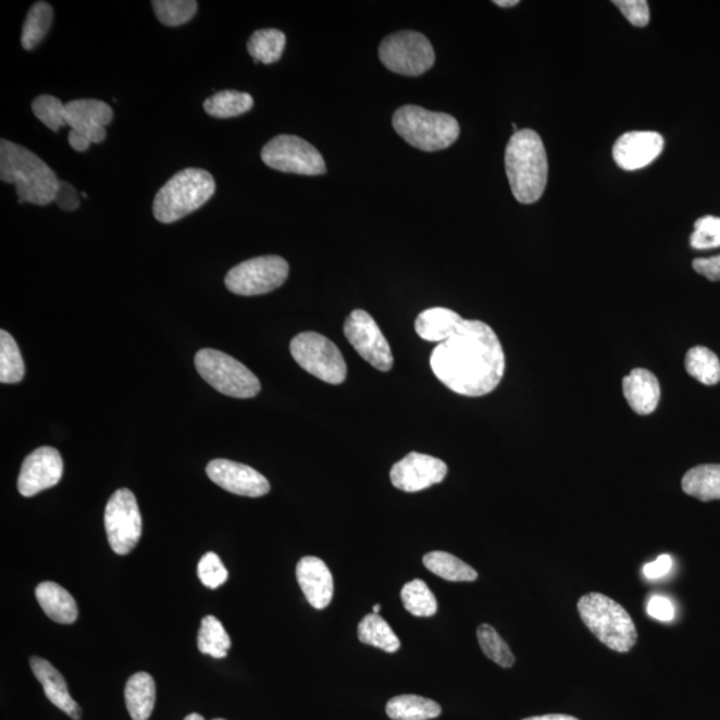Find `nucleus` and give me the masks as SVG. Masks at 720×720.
I'll list each match as a JSON object with an SVG mask.
<instances>
[{
    "label": "nucleus",
    "mask_w": 720,
    "mask_h": 720,
    "mask_svg": "<svg viewBox=\"0 0 720 720\" xmlns=\"http://www.w3.org/2000/svg\"><path fill=\"white\" fill-rule=\"evenodd\" d=\"M431 369L451 392L483 397L504 380L506 358L494 330L481 321H465L431 353Z\"/></svg>",
    "instance_id": "1"
},
{
    "label": "nucleus",
    "mask_w": 720,
    "mask_h": 720,
    "mask_svg": "<svg viewBox=\"0 0 720 720\" xmlns=\"http://www.w3.org/2000/svg\"><path fill=\"white\" fill-rule=\"evenodd\" d=\"M0 179L14 183L17 202L47 206L54 202L59 179L34 152L13 141L0 140Z\"/></svg>",
    "instance_id": "2"
},
{
    "label": "nucleus",
    "mask_w": 720,
    "mask_h": 720,
    "mask_svg": "<svg viewBox=\"0 0 720 720\" xmlns=\"http://www.w3.org/2000/svg\"><path fill=\"white\" fill-rule=\"evenodd\" d=\"M505 164L518 202L531 204L539 200L548 176L546 149L539 135L529 128L513 134L506 147Z\"/></svg>",
    "instance_id": "3"
},
{
    "label": "nucleus",
    "mask_w": 720,
    "mask_h": 720,
    "mask_svg": "<svg viewBox=\"0 0 720 720\" xmlns=\"http://www.w3.org/2000/svg\"><path fill=\"white\" fill-rule=\"evenodd\" d=\"M215 190V181L209 171L194 167L182 170L156 195L153 216L161 223L178 222L208 203Z\"/></svg>",
    "instance_id": "4"
},
{
    "label": "nucleus",
    "mask_w": 720,
    "mask_h": 720,
    "mask_svg": "<svg viewBox=\"0 0 720 720\" xmlns=\"http://www.w3.org/2000/svg\"><path fill=\"white\" fill-rule=\"evenodd\" d=\"M578 611L589 631L611 650L628 653L635 646L637 633L633 618L609 596L583 595Z\"/></svg>",
    "instance_id": "5"
},
{
    "label": "nucleus",
    "mask_w": 720,
    "mask_h": 720,
    "mask_svg": "<svg viewBox=\"0 0 720 720\" xmlns=\"http://www.w3.org/2000/svg\"><path fill=\"white\" fill-rule=\"evenodd\" d=\"M393 126L407 144L427 152L447 149L456 144L460 134L456 117L419 105H404L395 111Z\"/></svg>",
    "instance_id": "6"
},
{
    "label": "nucleus",
    "mask_w": 720,
    "mask_h": 720,
    "mask_svg": "<svg viewBox=\"0 0 720 720\" xmlns=\"http://www.w3.org/2000/svg\"><path fill=\"white\" fill-rule=\"evenodd\" d=\"M200 376L227 397L249 399L261 392V382L244 363L222 351L203 348L195 356Z\"/></svg>",
    "instance_id": "7"
},
{
    "label": "nucleus",
    "mask_w": 720,
    "mask_h": 720,
    "mask_svg": "<svg viewBox=\"0 0 720 720\" xmlns=\"http://www.w3.org/2000/svg\"><path fill=\"white\" fill-rule=\"evenodd\" d=\"M291 356L300 368L330 385L346 381L347 364L334 342L318 333H302L291 340Z\"/></svg>",
    "instance_id": "8"
},
{
    "label": "nucleus",
    "mask_w": 720,
    "mask_h": 720,
    "mask_svg": "<svg viewBox=\"0 0 720 720\" xmlns=\"http://www.w3.org/2000/svg\"><path fill=\"white\" fill-rule=\"evenodd\" d=\"M381 62L405 76H419L434 66L435 52L430 40L415 32L388 35L380 46Z\"/></svg>",
    "instance_id": "9"
},
{
    "label": "nucleus",
    "mask_w": 720,
    "mask_h": 720,
    "mask_svg": "<svg viewBox=\"0 0 720 720\" xmlns=\"http://www.w3.org/2000/svg\"><path fill=\"white\" fill-rule=\"evenodd\" d=\"M288 271V263L281 257H258L235 265L224 283L233 294L256 297L280 288L287 281Z\"/></svg>",
    "instance_id": "10"
},
{
    "label": "nucleus",
    "mask_w": 720,
    "mask_h": 720,
    "mask_svg": "<svg viewBox=\"0 0 720 720\" xmlns=\"http://www.w3.org/2000/svg\"><path fill=\"white\" fill-rule=\"evenodd\" d=\"M104 529L112 551L127 555L137 547L144 522L137 498L128 488L112 494L104 510Z\"/></svg>",
    "instance_id": "11"
},
{
    "label": "nucleus",
    "mask_w": 720,
    "mask_h": 720,
    "mask_svg": "<svg viewBox=\"0 0 720 720\" xmlns=\"http://www.w3.org/2000/svg\"><path fill=\"white\" fill-rule=\"evenodd\" d=\"M262 161L265 166L297 175H322L326 163L314 146L295 135H280L263 147Z\"/></svg>",
    "instance_id": "12"
},
{
    "label": "nucleus",
    "mask_w": 720,
    "mask_h": 720,
    "mask_svg": "<svg viewBox=\"0 0 720 720\" xmlns=\"http://www.w3.org/2000/svg\"><path fill=\"white\" fill-rule=\"evenodd\" d=\"M114 117L108 103L97 99H76L66 103V125L71 128L69 144L75 151L85 152L92 144L108 137L105 126Z\"/></svg>",
    "instance_id": "13"
},
{
    "label": "nucleus",
    "mask_w": 720,
    "mask_h": 720,
    "mask_svg": "<svg viewBox=\"0 0 720 720\" xmlns=\"http://www.w3.org/2000/svg\"><path fill=\"white\" fill-rule=\"evenodd\" d=\"M345 335L359 356L373 368L383 373L393 369L392 347L369 312L352 311L346 319Z\"/></svg>",
    "instance_id": "14"
},
{
    "label": "nucleus",
    "mask_w": 720,
    "mask_h": 720,
    "mask_svg": "<svg viewBox=\"0 0 720 720\" xmlns=\"http://www.w3.org/2000/svg\"><path fill=\"white\" fill-rule=\"evenodd\" d=\"M447 464L444 460L426 456V454L410 452L389 471L392 483L406 493H418L444 482L447 475Z\"/></svg>",
    "instance_id": "15"
},
{
    "label": "nucleus",
    "mask_w": 720,
    "mask_h": 720,
    "mask_svg": "<svg viewBox=\"0 0 720 720\" xmlns=\"http://www.w3.org/2000/svg\"><path fill=\"white\" fill-rule=\"evenodd\" d=\"M63 475V460L54 447H39L27 456L22 464L17 489L23 497L32 498L58 485Z\"/></svg>",
    "instance_id": "16"
},
{
    "label": "nucleus",
    "mask_w": 720,
    "mask_h": 720,
    "mask_svg": "<svg viewBox=\"0 0 720 720\" xmlns=\"http://www.w3.org/2000/svg\"><path fill=\"white\" fill-rule=\"evenodd\" d=\"M206 472L215 485L240 497L259 498L270 493V483L250 465L227 459L211 460Z\"/></svg>",
    "instance_id": "17"
},
{
    "label": "nucleus",
    "mask_w": 720,
    "mask_h": 720,
    "mask_svg": "<svg viewBox=\"0 0 720 720\" xmlns=\"http://www.w3.org/2000/svg\"><path fill=\"white\" fill-rule=\"evenodd\" d=\"M663 147L665 139L659 133L631 132L616 141L612 157L619 167L635 171L651 164L662 153Z\"/></svg>",
    "instance_id": "18"
},
{
    "label": "nucleus",
    "mask_w": 720,
    "mask_h": 720,
    "mask_svg": "<svg viewBox=\"0 0 720 720\" xmlns=\"http://www.w3.org/2000/svg\"><path fill=\"white\" fill-rule=\"evenodd\" d=\"M297 580L307 601L316 610L326 609L334 596L332 571L322 559L305 557L297 564Z\"/></svg>",
    "instance_id": "19"
},
{
    "label": "nucleus",
    "mask_w": 720,
    "mask_h": 720,
    "mask_svg": "<svg viewBox=\"0 0 720 720\" xmlns=\"http://www.w3.org/2000/svg\"><path fill=\"white\" fill-rule=\"evenodd\" d=\"M29 666H32L35 678L42 684L47 699L59 710L67 713L71 719L80 720L82 708L71 698L67 683L61 672L49 660L39 657H32Z\"/></svg>",
    "instance_id": "20"
},
{
    "label": "nucleus",
    "mask_w": 720,
    "mask_h": 720,
    "mask_svg": "<svg viewBox=\"0 0 720 720\" xmlns=\"http://www.w3.org/2000/svg\"><path fill=\"white\" fill-rule=\"evenodd\" d=\"M623 394L636 414H653L659 405L660 386L651 371L635 369L623 380Z\"/></svg>",
    "instance_id": "21"
},
{
    "label": "nucleus",
    "mask_w": 720,
    "mask_h": 720,
    "mask_svg": "<svg viewBox=\"0 0 720 720\" xmlns=\"http://www.w3.org/2000/svg\"><path fill=\"white\" fill-rule=\"evenodd\" d=\"M35 595L46 616L57 623L71 624L78 618V606L66 588L54 582L38 584Z\"/></svg>",
    "instance_id": "22"
},
{
    "label": "nucleus",
    "mask_w": 720,
    "mask_h": 720,
    "mask_svg": "<svg viewBox=\"0 0 720 720\" xmlns=\"http://www.w3.org/2000/svg\"><path fill=\"white\" fill-rule=\"evenodd\" d=\"M463 318L445 307H434L421 312L415 321V332L423 340L444 344L457 332Z\"/></svg>",
    "instance_id": "23"
},
{
    "label": "nucleus",
    "mask_w": 720,
    "mask_h": 720,
    "mask_svg": "<svg viewBox=\"0 0 720 720\" xmlns=\"http://www.w3.org/2000/svg\"><path fill=\"white\" fill-rule=\"evenodd\" d=\"M127 711L133 720H149L156 707V681L147 672H137L128 679L125 688Z\"/></svg>",
    "instance_id": "24"
},
{
    "label": "nucleus",
    "mask_w": 720,
    "mask_h": 720,
    "mask_svg": "<svg viewBox=\"0 0 720 720\" xmlns=\"http://www.w3.org/2000/svg\"><path fill=\"white\" fill-rule=\"evenodd\" d=\"M682 488L690 497L702 501L720 499V464H702L688 470Z\"/></svg>",
    "instance_id": "25"
},
{
    "label": "nucleus",
    "mask_w": 720,
    "mask_h": 720,
    "mask_svg": "<svg viewBox=\"0 0 720 720\" xmlns=\"http://www.w3.org/2000/svg\"><path fill=\"white\" fill-rule=\"evenodd\" d=\"M386 712L393 720H430L440 716L442 707L423 696L399 695L388 700Z\"/></svg>",
    "instance_id": "26"
},
{
    "label": "nucleus",
    "mask_w": 720,
    "mask_h": 720,
    "mask_svg": "<svg viewBox=\"0 0 720 720\" xmlns=\"http://www.w3.org/2000/svg\"><path fill=\"white\" fill-rule=\"evenodd\" d=\"M423 564L434 575L448 582H474L477 572L463 560L445 551H431L423 557Z\"/></svg>",
    "instance_id": "27"
},
{
    "label": "nucleus",
    "mask_w": 720,
    "mask_h": 720,
    "mask_svg": "<svg viewBox=\"0 0 720 720\" xmlns=\"http://www.w3.org/2000/svg\"><path fill=\"white\" fill-rule=\"evenodd\" d=\"M359 641L364 645L380 648V650L393 654L400 648V641L394 633L392 625L376 613H369L358 625Z\"/></svg>",
    "instance_id": "28"
},
{
    "label": "nucleus",
    "mask_w": 720,
    "mask_h": 720,
    "mask_svg": "<svg viewBox=\"0 0 720 720\" xmlns=\"http://www.w3.org/2000/svg\"><path fill=\"white\" fill-rule=\"evenodd\" d=\"M286 35L276 28H263L251 35L247 51L253 61L271 64L280 61L285 51Z\"/></svg>",
    "instance_id": "29"
},
{
    "label": "nucleus",
    "mask_w": 720,
    "mask_h": 720,
    "mask_svg": "<svg viewBox=\"0 0 720 720\" xmlns=\"http://www.w3.org/2000/svg\"><path fill=\"white\" fill-rule=\"evenodd\" d=\"M203 108L210 116L228 120V117L240 116L249 112L253 108V99L247 92L220 91L206 99Z\"/></svg>",
    "instance_id": "30"
},
{
    "label": "nucleus",
    "mask_w": 720,
    "mask_h": 720,
    "mask_svg": "<svg viewBox=\"0 0 720 720\" xmlns=\"http://www.w3.org/2000/svg\"><path fill=\"white\" fill-rule=\"evenodd\" d=\"M199 651L215 659L226 658L232 648V637L220 619L208 616L202 619L198 634Z\"/></svg>",
    "instance_id": "31"
},
{
    "label": "nucleus",
    "mask_w": 720,
    "mask_h": 720,
    "mask_svg": "<svg viewBox=\"0 0 720 720\" xmlns=\"http://www.w3.org/2000/svg\"><path fill=\"white\" fill-rule=\"evenodd\" d=\"M684 365L694 380L706 386H713L720 382V360L717 353L708 350L707 347L690 348L686 359H684Z\"/></svg>",
    "instance_id": "32"
},
{
    "label": "nucleus",
    "mask_w": 720,
    "mask_h": 720,
    "mask_svg": "<svg viewBox=\"0 0 720 720\" xmlns=\"http://www.w3.org/2000/svg\"><path fill=\"white\" fill-rule=\"evenodd\" d=\"M52 17H54V11L49 3L37 2L29 9L22 29L23 49L33 50L42 42L47 33L50 32Z\"/></svg>",
    "instance_id": "33"
},
{
    "label": "nucleus",
    "mask_w": 720,
    "mask_h": 720,
    "mask_svg": "<svg viewBox=\"0 0 720 720\" xmlns=\"http://www.w3.org/2000/svg\"><path fill=\"white\" fill-rule=\"evenodd\" d=\"M26 368L15 339L5 330L0 332V382L14 385L25 377Z\"/></svg>",
    "instance_id": "34"
},
{
    "label": "nucleus",
    "mask_w": 720,
    "mask_h": 720,
    "mask_svg": "<svg viewBox=\"0 0 720 720\" xmlns=\"http://www.w3.org/2000/svg\"><path fill=\"white\" fill-rule=\"evenodd\" d=\"M405 609L418 618L434 617L438 611V601L426 583L414 580L406 583L400 592Z\"/></svg>",
    "instance_id": "35"
},
{
    "label": "nucleus",
    "mask_w": 720,
    "mask_h": 720,
    "mask_svg": "<svg viewBox=\"0 0 720 720\" xmlns=\"http://www.w3.org/2000/svg\"><path fill=\"white\" fill-rule=\"evenodd\" d=\"M151 4L159 22L169 27L186 25L198 11L195 0H157Z\"/></svg>",
    "instance_id": "36"
},
{
    "label": "nucleus",
    "mask_w": 720,
    "mask_h": 720,
    "mask_svg": "<svg viewBox=\"0 0 720 720\" xmlns=\"http://www.w3.org/2000/svg\"><path fill=\"white\" fill-rule=\"evenodd\" d=\"M477 642L482 647V651L485 653L486 657L493 662L506 667H512L516 663V657L510 650L509 645L501 640L500 635L497 633V630L489 624H481L476 631Z\"/></svg>",
    "instance_id": "37"
},
{
    "label": "nucleus",
    "mask_w": 720,
    "mask_h": 720,
    "mask_svg": "<svg viewBox=\"0 0 720 720\" xmlns=\"http://www.w3.org/2000/svg\"><path fill=\"white\" fill-rule=\"evenodd\" d=\"M34 115L44 123L46 127L58 133L66 125V103L52 96H40L33 102Z\"/></svg>",
    "instance_id": "38"
},
{
    "label": "nucleus",
    "mask_w": 720,
    "mask_h": 720,
    "mask_svg": "<svg viewBox=\"0 0 720 720\" xmlns=\"http://www.w3.org/2000/svg\"><path fill=\"white\" fill-rule=\"evenodd\" d=\"M695 232L690 238L695 250H711L720 247V218L707 215L695 222Z\"/></svg>",
    "instance_id": "39"
},
{
    "label": "nucleus",
    "mask_w": 720,
    "mask_h": 720,
    "mask_svg": "<svg viewBox=\"0 0 720 720\" xmlns=\"http://www.w3.org/2000/svg\"><path fill=\"white\" fill-rule=\"evenodd\" d=\"M198 576L206 587L215 589L227 582L228 571L215 553H208L199 560Z\"/></svg>",
    "instance_id": "40"
},
{
    "label": "nucleus",
    "mask_w": 720,
    "mask_h": 720,
    "mask_svg": "<svg viewBox=\"0 0 720 720\" xmlns=\"http://www.w3.org/2000/svg\"><path fill=\"white\" fill-rule=\"evenodd\" d=\"M613 4L621 10L625 20L635 27H646L650 22V8H648L646 0H616Z\"/></svg>",
    "instance_id": "41"
},
{
    "label": "nucleus",
    "mask_w": 720,
    "mask_h": 720,
    "mask_svg": "<svg viewBox=\"0 0 720 720\" xmlns=\"http://www.w3.org/2000/svg\"><path fill=\"white\" fill-rule=\"evenodd\" d=\"M648 616L660 622H671L675 617V607L666 596L655 595L647 605Z\"/></svg>",
    "instance_id": "42"
},
{
    "label": "nucleus",
    "mask_w": 720,
    "mask_h": 720,
    "mask_svg": "<svg viewBox=\"0 0 720 720\" xmlns=\"http://www.w3.org/2000/svg\"><path fill=\"white\" fill-rule=\"evenodd\" d=\"M54 202L59 209L64 211H75L80 206L78 191L67 182L59 181V187Z\"/></svg>",
    "instance_id": "43"
},
{
    "label": "nucleus",
    "mask_w": 720,
    "mask_h": 720,
    "mask_svg": "<svg viewBox=\"0 0 720 720\" xmlns=\"http://www.w3.org/2000/svg\"><path fill=\"white\" fill-rule=\"evenodd\" d=\"M693 268L696 273L706 276L708 281H720V256L695 259Z\"/></svg>",
    "instance_id": "44"
},
{
    "label": "nucleus",
    "mask_w": 720,
    "mask_h": 720,
    "mask_svg": "<svg viewBox=\"0 0 720 720\" xmlns=\"http://www.w3.org/2000/svg\"><path fill=\"white\" fill-rule=\"evenodd\" d=\"M671 569L672 558L670 555L665 554L660 555V557H658L657 560H654V562L647 563L645 568H643V574H645L647 580L655 581L669 574Z\"/></svg>",
    "instance_id": "45"
},
{
    "label": "nucleus",
    "mask_w": 720,
    "mask_h": 720,
    "mask_svg": "<svg viewBox=\"0 0 720 720\" xmlns=\"http://www.w3.org/2000/svg\"><path fill=\"white\" fill-rule=\"evenodd\" d=\"M523 720H580V719L570 716H563V713H548V716L533 717Z\"/></svg>",
    "instance_id": "46"
},
{
    "label": "nucleus",
    "mask_w": 720,
    "mask_h": 720,
    "mask_svg": "<svg viewBox=\"0 0 720 720\" xmlns=\"http://www.w3.org/2000/svg\"><path fill=\"white\" fill-rule=\"evenodd\" d=\"M495 4L499 5V8H513V5H518L519 2L518 0H495Z\"/></svg>",
    "instance_id": "47"
},
{
    "label": "nucleus",
    "mask_w": 720,
    "mask_h": 720,
    "mask_svg": "<svg viewBox=\"0 0 720 720\" xmlns=\"http://www.w3.org/2000/svg\"><path fill=\"white\" fill-rule=\"evenodd\" d=\"M185 720H204V718L200 716V713L194 712L190 713V716H187Z\"/></svg>",
    "instance_id": "48"
},
{
    "label": "nucleus",
    "mask_w": 720,
    "mask_h": 720,
    "mask_svg": "<svg viewBox=\"0 0 720 720\" xmlns=\"http://www.w3.org/2000/svg\"><path fill=\"white\" fill-rule=\"evenodd\" d=\"M381 609H382L381 605H375L374 609H373V613H376V616H377V613H380Z\"/></svg>",
    "instance_id": "49"
},
{
    "label": "nucleus",
    "mask_w": 720,
    "mask_h": 720,
    "mask_svg": "<svg viewBox=\"0 0 720 720\" xmlns=\"http://www.w3.org/2000/svg\"><path fill=\"white\" fill-rule=\"evenodd\" d=\"M214 720H224V719H214Z\"/></svg>",
    "instance_id": "50"
}]
</instances>
